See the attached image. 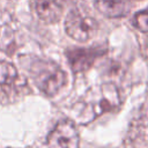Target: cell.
<instances>
[{
    "label": "cell",
    "instance_id": "cell-9",
    "mask_svg": "<svg viewBox=\"0 0 148 148\" xmlns=\"http://www.w3.org/2000/svg\"><path fill=\"white\" fill-rule=\"evenodd\" d=\"M133 24L142 32H148V8L138 12L133 17Z\"/></svg>",
    "mask_w": 148,
    "mask_h": 148
},
{
    "label": "cell",
    "instance_id": "cell-1",
    "mask_svg": "<svg viewBox=\"0 0 148 148\" xmlns=\"http://www.w3.org/2000/svg\"><path fill=\"white\" fill-rule=\"evenodd\" d=\"M120 103V92L114 83L108 82L98 88H92L77 104L79 123L87 124L104 112L118 110Z\"/></svg>",
    "mask_w": 148,
    "mask_h": 148
},
{
    "label": "cell",
    "instance_id": "cell-3",
    "mask_svg": "<svg viewBox=\"0 0 148 148\" xmlns=\"http://www.w3.org/2000/svg\"><path fill=\"white\" fill-rule=\"evenodd\" d=\"M98 23L89 14L81 9H72L65 20V30L67 35L76 42L89 40L97 31Z\"/></svg>",
    "mask_w": 148,
    "mask_h": 148
},
{
    "label": "cell",
    "instance_id": "cell-6",
    "mask_svg": "<svg viewBox=\"0 0 148 148\" xmlns=\"http://www.w3.org/2000/svg\"><path fill=\"white\" fill-rule=\"evenodd\" d=\"M104 53L105 50L102 49L101 46L86 47V49L74 47V49H68L66 51V57L73 73H82L91 68L95 61Z\"/></svg>",
    "mask_w": 148,
    "mask_h": 148
},
{
    "label": "cell",
    "instance_id": "cell-7",
    "mask_svg": "<svg viewBox=\"0 0 148 148\" xmlns=\"http://www.w3.org/2000/svg\"><path fill=\"white\" fill-rule=\"evenodd\" d=\"M65 6L66 0H36L35 9L43 22L56 23L61 18Z\"/></svg>",
    "mask_w": 148,
    "mask_h": 148
},
{
    "label": "cell",
    "instance_id": "cell-8",
    "mask_svg": "<svg viewBox=\"0 0 148 148\" xmlns=\"http://www.w3.org/2000/svg\"><path fill=\"white\" fill-rule=\"evenodd\" d=\"M95 3L96 8L108 17H120L130 10L126 0H95Z\"/></svg>",
    "mask_w": 148,
    "mask_h": 148
},
{
    "label": "cell",
    "instance_id": "cell-5",
    "mask_svg": "<svg viewBox=\"0 0 148 148\" xmlns=\"http://www.w3.org/2000/svg\"><path fill=\"white\" fill-rule=\"evenodd\" d=\"M80 135L69 119L59 121L47 136V148H79Z\"/></svg>",
    "mask_w": 148,
    "mask_h": 148
},
{
    "label": "cell",
    "instance_id": "cell-4",
    "mask_svg": "<svg viewBox=\"0 0 148 148\" xmlns=\"http://www.w3.org/2000/svg\"><path fill=\"white\" fill-rule=\"evenodd\" d=\"M27 88V80L18 74L16 67L8 61L0 60V99H13Z\"/></svg>",
    "mask_w": 148,
    "mask_h": 148
},
{
    "label": "cell",
    "instance_id": "cell-2",
    "mask_svg": "<svg viewBox=\"0 0 148 148\" xmlns=\"http://www.w3.org/2000/svg\"><path fill=\"white\" fill-rule=\"evenodd\" d=\"M28 69L37 88L46 96L56 95L66 83V73L51 60L35 58Z\"/></svg>",
    "mask_w": 148,
    "mask_h": 148
}]
</instances>
